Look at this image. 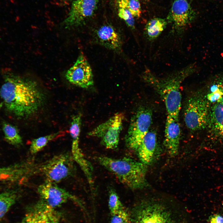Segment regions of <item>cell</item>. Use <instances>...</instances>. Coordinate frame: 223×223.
<instances>
[{
	"instance_id": "obj_1",
	"label": "cell",
	"mask_w": 223,
	"mask_h": 223,
	"mask_svg": "<svg viewBox=\"0 0 223 223\" xmlns=\"http://www.w3.org/2000/svg\"><path fill=\"white\" fill-rule=\"evenodd\" d=\"M0 96L8 112L17 118H28L42 106L45 96L34 81L11 72L4 75Z\"/></svg>"
},
{
	"instance_id": "obj_2",
	"label": "cell",
	"mask_w": 223,
	"mask_h": 223,
	"mask_svg": "<svg viewBox=\"0 0 223 223\" xmlns=\"http://www.w3.org/2000/svg\"><path fill=\"white\" fill-rule=\"evenodd\" d=\"M196 69L195 64H190L163 78L157 77L149 69L142 74L145 81L156 90L163 99L168 115L176 120H178L181 109V84Z\"/></svg>"
},
{
	"instance_id": "obj_3",
	"label": "cell",
	"mask_w": 223,
	"mask_h": 223,
	"mask_svg": "<svg viewBox=\"0 0 223 223\" xmlns=\"http://www.w3.org/2000/svg\"><path fill=\"white\" fill-rule=\"evenodd\" d=\"M133 211V223H191L187 211L154 198L141 200Z\"/></svg>"
},
{
	"instance_id": "obj_4",
	"label": "cell",
	"mask_w": 223,
	"mask_h": 223,
	"mask_svg": "<svg viewBox=\"0 0 223 223\" xmlns=\"http://www.w3.org/2000/svg\"><path fill=\"white\" fill-rule=\"evenodd\" d=\"M95 159L129 188L136 190L147 186L146 179L147 166L140 161L128 157L118 159L103 155L97 156Z\"/></svg>"
},
{
	"instance_id": "obj_5",
	"label": "cell",
	"mask_w": 223,
	"mask_h": 223,
	"mask_svg": "<svg viewBox=\"0 0 223 223\" xmlns=\"http://www.w3.org/2000/svg\"><path fill=\"white\" fill-rule=\"evenodd\" d=\"M74 162L72 154L67 152L59 154L37 164L35 174L44 176L45 181L57 184L74 174Z\"/></svg>"
},
{
	"instance_id": "obj_6",
	"label": "cell",
	"mask_w": 223,
	"mask_h": 223,
	"mask_svg": "<svg viewBox=\"0 0 223 223\" xmlns=\"http://www.w3.org/2000/svg\"><path fill=\"white\" fill-rule=\"evenodd\" d=\"M210 108L207 100L198 94L190 97L185 104L184 117L188 129L196 131L207 127Z\"/></svg>"
},
{
	"instance_id": "obj_7",
	"label": "cell",
	"mask_w": 223,
	"mask_h": 223,
	"mask_svg": "<svg viewBox=\"0 0 223 223\" xmlns=\"http://www.w3.org/2000/svg\"><path fill=\"white\" fill-rule=\"evenodd\" d=\"M152 120L151 111L141 107L132 117L129 128L125 136L127 147L135 151L145 136L150 130Z\"/></svg>"
},
{
	"instance_id": "obj_8",
	"label": "cell",
	"mask_w": 223,
	"mask_h": 223,
	"mask_svg": "<svg viewBox=\"0 0 223 223\" xmlns=\"http://www.w3.org/2000/svg\"><path fill=\"white\" fill-rule=\"evenodd\" d=\"M124 118L123 114L116 113L95 128L88 134L99 138L102 144L106 148L115 149L118 145Z\"/></svg>"
},
{
	"instance_id": "obj_9",
	"label": "cell",
	"mask_w": 223,
	"mask_h": 223,
	"mask_svg": "<svg viewBox=\"0 0 223 223\" xmlns=\"http://www.w3.org/2000/svg\"><path fill=\"white\" fill-rule=\"evenodd\" d=\"M40 200L53 208L59 207L69 200L78 202L77 199L57 184L45 181L37 188Z\"/></svg>"
},
{
	"instance_id": "obj_10",
	"label": "cell",
	"mask_w": 223,
	"mask_h": 223,
	"mask_svg": "<svg viewBox=\"0 0 223 223\" xmlns=\"http://www.w3.org/2000/svg\"><path fill=\"white\" fill-rule=\"evenodd\" d=\"M196 13L187 0H172L171 10L167 18L174 31L180 33L194 20Z\"/></svg>"
},
{
	"instance_id": "obj_11",
	"label": "cell",
	"mask_w": 223,
	"mask_h": 223,
	"mask_svg": "<svg viewBox=\"0 0 223 223\" xmlns=\"http://www.w3.org/2000/svg\"><path fill=\"white\" fill-rule=\"evenodd\" d=\"M65 76L70 83L83 88H89L94 84L91 67L82 54L79 55L73 65L67 70Z\"/></svg>"
},
{
	"instance_id": "obj_12",
	"label": "cell",
	"mask_w": 223,
	"mask_h": 223,
	"mask_svg": "<svg viewBox=\"0 0 223 223\" xmlns=\"http://www.w3.org/2000/svg\"><path fill=\"white\" fill-rule=\"evenodd\" d=\"M98 0H75L67 17L63 22L66 28L78 26L91 16L95 11Z\"/></svg>"
},
{
	"instance_id": "obj_13",
	"label": "cell",
	"mask_w": 223,
	"mask_h": 223,
	"mask_svg": "<svg viewBox=\"0 0 223 223\" xmlns=\"http://www.w3.org/2000/svg\"><path fill=\"white\" fill-rule=\"evenodd\" d=\"M60 213L39 199L30 207L23 223H59Z\"/></svg>"
},
{
	"instance_id": "obj_14",
	"label": "cell",
	"mask_w": 223,
	"mask_h": 223,
	"mask_svg": "<svg viewBox=\"0 0 223 223\" xmlns=\"http://www.w3.org/2000/svg\"><path fill=\"white\" fill-rule=\"evenodd\" d=\"M164 144L169 155L175 156L178 153L181 136L178 120L168 115L166 121Z\"/></svg>"
},
{
	"instance_id": "obj_15",
	"label": "cell",
	"mask_w": 223,
	"mask_h": 223,
	"mask_svg": "<svg viewBox=\"0 0 223 223\" xmlns=\"http://www.w3.org/2000/svg\"><path fill=\"white\" fill-rule=\"evenodd\" d=\"M157 136L154 131L149 130L135 151L141 162L146 166L154 161L157 147Z\"/></svg>"
},
{
	"instance_id": "obj_16",
	"label": "cell",
	"mask_w": 223,
	"mask_h": 223,
	"mask_svg": "<svg viewBox=\"0 0 223 223\" xmlns=\"http://www.w3.org/2000/svg\"><path fill=\"white\" fill-rule=\"evenodd\" d=\"M81 116L80 114L73 116L71 122L69 133L72 139V155L75 161L80 167H83L88 161L85 158L79 146Z\"/></svg>"
},
{
	"instance_id": "obj_17",
	"label": "cell",
	"mask_w": 223,
	"mask_h": 223,
	"mask_svg": "<svg viewBox=\"0 0 223 223\" xmlns=\"http://www.w3.org/2000/svg\"><path fill=\"white\" fill-rule=\"evenodd\" d=\"M96 35L100 43L107 47L116 50L121 47L120 37L118 33L112 26L104 25L102 26L97 30Z\"/></svg>"
},
{
	"instance_id": "obj_18",
	"label": "cell",
	"mask_w": 223,
	"mask_h": 223,
	"mask_svg": "<svg viewBox=\"0 0 223 223\" xmlns=\"http://www.w3.org/2000/svg\"><path fill=\"white\" fill-rule=\"evenodd\" d=\"M208 127L211 133L223 137V104L216 103L210 109Z\"/></svg>"
},
{
	"instance_id": "obj_19",
	"label": "cell",
	"mask_w": 223,
	"mask_h": 223,
	"mask_svg": "<svg viewBox=\"0 0 223 223\" xmlns=\"http://www.w3.org/2000/svg\"><path fill=\"white\" fill-rule=\"evenodd\" d=\"M167 20L160 18H153L147 23L144 31L145 35L149 41L157 38L166 28Z\"/></svg>"
},
{
	"instance_id": "obj_20",
	"label": "cell",
	"mask_w": 223,
	"mask_h": 223,
	"mask_svg": "<svg viewBox=\"0 0 223 223\" xmlns=\"http://www.w3.org/2000/svg\"><path fill=\"white\" fill-rule=\"evenodd\" d=\"M2 129L5 140L9 143L14 145L22 144V140L17 127L8 123L2 124Z\"/></svg>"
},
{
	"instance_id": "obj_21",
	"label": "cell",
	"mask_w": 223,
	"mask_h": 223,
	"mask_svg": "<svg viewBox=\"0 0 223 223\" xmlns=\"http://www.w3.org/2000/svg\"><path fill=\"white\" fill-rule=\"evenodd\" d=\"M59 134V132H56L33 139L29 148L30 153L34 155L40 152L49 142L57 137Z\"/></svg>"
},
{
	"instance_id": "obj_22",
	"label": "cell",
	"mask_w": 223,
	"mask_h": 223,
	"mask_svg": "<svg viewBox=\"0 0 223 223\" xmlns=\"http://www.w3.org/2000/svg\"><path fill=\"white\" fill-rule=\"evenodd\" d=\"M17 195L13 192H7L0 194V220L15 203Z\"/></svg>"
},
{
	"instance_id": "obj_23",
	"label": "cell",
	"mask_w": 223,
	"mask_h": 223,
	"mask_svg": "<svg viewBox=\"0 0 223 223\" xmlns=\"http://www.w3.org/2000/svg\"><path fill=\"white\" fill-rule=\"evenodd\" d=\"M119 7L128 9L134 17H139L141 14V4L139 0H117Z\"/></svg>"
},
{
	"instance_id": "obj_24",
	"label": "cell",
	"mask_w": 223,
	"mask_h": 223,
	"mask_svg": "<svg viewBox=\"0 0 223 223\" xmlns=\"http://www.w3.org/2000/svg\"><path fill=\"white\" fill-rule=\"evenodd\" d=\"M108 206L111 214L124 208L119 196L114 189H111L109 191Z\"/></svg>"
},
{
	"instance_id": "obj_25",
	"label": "cell",
	"mask_w": 223,
	"mask_h": 223,
	"mask_svg": "<svg viewBox=\"0 0 223 223\" xmlns=\"http://www.w3.org/2000/svg\"><path fill=\"white\" fill-rule=\"evenodd\" d=\"M210 90L207 95V99L212 102H217L223 95V84H214L212 86Z\"/></svg>"
},
{
	"instance_id": "obj_26",
	"label": "cell",
	"mask_w": 223,
	"mask_h": 223,
	"mask_svg": "<svg viewBox=\"0 0 223 223\" xmlns=\"http://www.w3.org/2000/svg\"><path fill=\"white\" fill-rule=\"evenodd\" d=\"M110 223H130L131 218L125 208L111 214Z\"/></svg>"
},
{
	"instance_id": "obj_27",
	"label": "cell",
	"mask_w": 223,
	"mask_h": 223,
	"mask_svg": "<svg viewBox=\"0 0 223 223\" xmlns=\"http://www.w3.org/2000/svg\"><path fill=\"white\" fill-rule=\"evenodd\" d=\"M118 14L119 17L123 20L128 26L132 29L134 28V17L128 9L119 7Z\"/></svg>"
},
{
	"instance_id": "obj_28",
	"label": "cell",
	"mask_w": 223,
	"mask_h": 223,
	"mask_svg": "<svg viewBox=\"0 0 223 223\" xmlns=\"http://www.w3.org/2000/svg\"><path fill=\"white\" fill-rule=\"evenodd\" d=\"M207 223H223V216L218 213L212 215L208 218Z\"/></svg>"
},
{
	"instance_id": "obj_29",
	"label": "cell",
	"mask_w": 223,
	"mask_h": 223,
	"mask_svg": "<svg viewBox=\"0 0 223 223\" xmlns=\"http://www.w3.org/2000/svg\"><path fill=\"white\" fill-rule=\"evenodd\" d=\"M216 103H220L223 104V95L221 98Z\"/></svg>"
},
{
	"instance_id": "obj_30",
	"label": "cell",
	"mask_w": 223,
	"mask_h": 223,
	"mask_svg": "<svg viewBox=\"0 0 223 223\" xmlns=\"http://www.w3.org/2000/svg\"><path fill=\"white\" fill-rule=\"evenodd\" d=\"M3 102H2L0 103V110L2 108V106H3Z\"/></svg>"
},
{
	"instance_id": "obj_31",
	"label": "cell",
	"mask_w": 223,
	"mask_h": 223,
	"mask_svg": "<svg viewBox=\"0 0 223 223\" xmlns=\"http://www.w3.org/2000/svg\"><path fill=\"white\" fill-rule=\"evenodd\" d=\"M20 223H23L22 221L21 222H20Z\"/></svg>"
}]
</instances>
